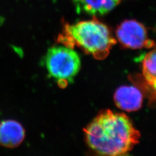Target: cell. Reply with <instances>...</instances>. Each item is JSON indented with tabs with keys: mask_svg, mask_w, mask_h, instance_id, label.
I'll return each mask as SVG.
<instances>
[{
	"mask_svg": "<svg viewBox=\"0 0 156 156\" xmlns=\"http://www.w3.org/2000/svg\"><path fill=\"white\" fill-rule=\"evenodd\" d=\"M90 148L101 156H126L136 145L140 132L126 115L105 110L84 129Z\"/></svg>",
	"mask_w": 156,
	"mask_h": 156,
	"instance_id": "1",
	"label": "cell"
},
{
	"mask_svg": "<svg viewBox=\"0 0 156 156\" xmlns=\"http://www.w3.org/2000/svg\"><path fill=\"white\" fill-rule=\"evenodd\" d=\"M62 38L98 59L105 58L116 42L106 25L94 19L66 26Z\"/></svg>",
	"mask_w": 156,
	"mask_h": 156,
	"instance_id": "2",
	"label": "cell"
},
{
	"mask_svg": "<svg viewBox=\"0 0 156 156\" xmlns=\"http://www.w3.org/2000/svg\"><path fill=\"white\" fill-rule=\"evenodd\" d=\"M142 73L150 90L151 99L156 102V49L145 56L142 63Z\"/></svg>",
	"mask_w": 156,
	"mask_h": 156,
	"instance_id": "8",
	"label": "cell"
},
{
	"mask_svg": "<svg viewBox=\"0 0 156 156\" xmlns=\"http://www.w3.org/2000/svg\"><path fill=\"white\" fill-rule=\"evenodd\" d=\"M116 37L120 44L128 49L150 48L154 46V42L147 38L145 26L135 20H126L122 23L116 30Z\"/></svg>",
	"mask_w": 156,
	"mask_h": 156,
	"instance_id": "4",
	"label": "cell"
},
{
	"mask_svg": "<svg viewBox=\"0 0 156 156\" xmlns=\"http://www.w3.org/2000/svg\"><path fill=\"white\" fill-rule=\"evenodd\" d=\"M25 131L22 124L14 120L0 123V145L7 148H15L22 144Z\"/></svg>",
	"mask_w": 156,
	"mask_h": 156,
	"instance_id": "6",
	"label": "cell"
},
{
	"mask_svg": "<svg viewBox=\"0 0 156 156\" xmlns=\"http://www.w3.org/2000/svg\"><path fill=\"white\" fill-rule=\"evenodd\" d=\"M114 100L118 108L127 112L136 111L142 105L143 96L140 90L132 86H123L116 91Z\"/></svg>",
	"mask_w": 156,
	"mask_h": 156,
	"instance_id": "5",
	"label": "cell"
},
{
	"mask_svg": "<svg viewBox=\"0 0 156 156\" xmlns=\"http://www.w3.org/2000/svg\"><path fill=\"white\" fill-rule=\"evenodd\" d=\"M76 11L93 16L104 15L111 11L120 0H73Z\"/></svg>",
	"mask_w": 156,
	"mask_h": 156,
	"instance_id": "7",
	"label": "cell"
},
{
	"mask_svg": "<svg viewBox=\"0 0 156 156\" xmlns=\"http://www.w3.org/2000/svg\"><path fill=\"white\" fill-rule=\"evenodd\" d=\"M49 75L60 85L71 83L77 75L81 66L78 53L66 46H55L49 48L44 58Z\"/></svg>",
	"mask_w": 156,
	"mask_h": 156,
	"instance_id": "3",
	"label": "cell"
}]
</instances>
